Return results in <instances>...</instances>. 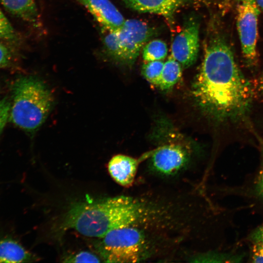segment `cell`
I'll list each match as a JSON object with an SVG mask.
<instances>
[{"mask_svg":"<svg viewBox=\"0 0 263 263\" xmlns=\"http://www.w3.org/2000/svg\"><path fill=\"white\" fill-rule=\"evenodd\" d=\"M201 69L193 94L201 108L214 120L237 124L248 119L255 89L237 62L227 38L212 26L205 42Z\"/></svg>","mask_w":263,"mask_h":263,"instance_id":"6da1fadb","label":"cell"},{"mask_svg":"<svg viewBox=\"0 0 263 263\" xmlns=\"http://www.w3.org/2000/svg\"><path fill=\"white\" fill-rule=\"evenodd\" d=\"M148 202L119 196L73 206L65 214L60 228L101 238L109 231L131 225L146 211Z\"/></svg>","mask_w":263,"mask_h":263,"instance_id":"7a4b0ae2","label":"cell"},{"mask_svg":"<svg viewBox=\"0 0 263 263\" xmlns=\"http://www.w3.org/2000/svg\"><path fill=\"white\" fill-rule=\"evenodd\" d=\"M9 119L20 129L36 131L44 122L54 104L51 92L36 77L22 76L12 86Z\"/></svg>","mask_w":263,"mask_h":263,"instance_id":"3957f363","label":"cell"},{"mask_svg":"<svg viewBox=\"0 0 263 263\" xmlns=\"http://www.w3.org/2000/svg\"><path fill=\"white\" fill-rule=\"evenodd\" d=\"M103 52L108 59L118 63L131 66L154 31L146 22L130 19L115 31H105Z\"/></svg>","mask_w":263,"mask_h":263,"instance_id":"277c9868","label":"cell"},{"mask_svg":"<svg viewBox=\"0 0 263 263\" xmlns=\"http://www.w3.org/2000/svg\"><path fill=\"white\" fill-rule=\"evenodd\" d=\"M101 239L98 248L105 262L134 263L146 259L142 238L132 225L113 229Z\"/></svg>","mask_w":263,"mask_h":263,"instance_id":"5b68a950","label":"cell"},{"mask_svg":"<svg viewBox=\"0 0 263 263\" xmlns=\"http://www.w3.org/2000/svg\"><path fill=\"white\" fill-rule=\"evenodd\" d=\"M236 26L245 65L255 67L258 62L257 51L258 21L260 9L255 0H236Z\"/></svg>","mask_w":263,"mask_h":263,"instance_id":"8992f818","label":"cell"},{"mask_svg":"<svg viewBox=\"0 0 263 263\" xmlns=\"http://www.w3.org/2000/svg\"><path fill=\"white\" fill-rule=\"evenodd\" d=\"M199 30L197 21H189L172 43L171 56L184 68L190 66L196 61L199 48Z\"/></svg>","mask_w":263,"mask_h":263,"instance_id":"52a82bcc","label":"cell"},{"mask_svg":"<svg viewBox=\"0 0 263 263\" xmlns=\"http://www.w3.org/2000/svg\"><path fill=\"white\" fill-rule=\"evenodd\" d=\"M151 161L154 169L165 175L175 173L182 169L188 160V150L179 144H166L153 150Z\"/></svg>","mask_w":263,"mask_h":263,"instance_id":"ba28073f","label":"cell"},{"mask_svg":"<svg viewBox=\"0 0 263 263\" xmlns=\"http://www.w3.org/2000/svg\"><path fill=\"white\" fill-rule=\"evenodd\" d=\"M76 0L88 10L103 30H117L125 21L121 13L110 0Z\"/></svg>","mask_w":263,"mask_h":263,"instance_id":"9c48e42d","label":"cell"},{"mask_svg":"<svg viewBox=\"0 0 263 263\" xmlns=\"http://www.w3.org/2000/svg\"><path fill=\"white\" fill-rule=\"evenodd\" d=\"M152 153V150L137 159L124 154L115 155L108 163L109 172L119 185L129 187L134 182L139 163L151 156Z\"/></svg>","mask_w":263,"mask_h":263,"instance_id":"30bf717a","label":"cell"},{"mask_svg":"<svg viewBox=\"0 0 263 263\" xmlns=\"http://www.w3.org/2000/svg\"><path fill=\"white\" fill-rule=\"evenodd\" d=\"M134 10L156 14L171 20L177 10L185 0H122Z\"/></svg>","mask_w":263,"mask_h":263,"instance_id":"8fae6325","label":"cell"},{"mask_svg":"<svg viewBox=\"0 0 263 263\" xmlns=\"http://www.w3.org/2000/svg\"><path fill=\"white\" fill-rule=\"evenodd\" d=\"M4 7L15 16L33 23L38 20L35 0H0Z\"/></svg>","mask_w":263,"mask_h":263,"instance_id":"7c38bea8","label":"cell"},{"mask_svg":"<svg viewBox=\"0 0 263 263\" xmlns=\"http://www.w3.org/2000/svg\"><path fill=\"white\" fill-rule=\"evenodd\" d=\"M33 259L32 255L16 241L11 239L0 241V263H22Z\"/></svg>","mask_w":263,"mask_h":263,"instance_id":"4fadbf2b","label":"cell"},{"mask_svg":"<svg viewBox=\"0 0 263 263\" xmlns=\"http://www.w3.org/2000/svg\"><path fill=\"white\" fill-rule=\"evenodd\" d=\"M182 76L181 65L171 56L164 63L158 86L162 91H169Z\"/></svg>","mask_w":263,"mask_h":263,"instance_id":"5bb4252c","label":"cell"},{"mask_svg":"<svg viewBox=\"0 0 263 263\" xmlns=\"http://www.w3.org/2000/svg\"><path fill=\"white\" fill-rule=\"evenodd\" d=\"M142 53L145 61L162 60L167 55L168 48L166 43L162 40L154 39L144 47Z\"/></svg>","mask_w":263,"mask_h":263,"instance_id":"9a60e30c","label":"cell"},{"mask_svg":"<svg viewBox=\"0 0 263 263\" xmlns=\"http://www.w3.org/2000/svg\"><path fill=\"white\" fill-rule=\"evenodd\" d=\"M142 67V74L150 83L158 86L164 64L162 60L145 61Z\"/></svg>","mask_w":263,"mask_h":263,"instance_id":"2e32d148","label":"cell"},{"mask_svg":"<svg viewBox=\"0 0 263 263\" xmlns=\"http://www.w3.org/2000/svg\"><path fill=\"white\" fill-rule=\"evenodd\" d=\"M65 263H99V258L88 251H81L67 256L63 261Z\"/></svg>","mask_w":263,"mask_h":263,"instance_id":"e0dca14e","label":"cell"},{"mask_svg":"<svg viewBox=\"0 0 263 263\" xmlns=\"http://www.w3.org/2000/svg\"><path fill=\"white\" fill-rule=\"evenodd\" d=\"M16 33L12 25L0 10V40H13Z\"/></svg>","mask_w":263,"mask_h":263,"instance_id":"ac0fdd59","label":"cell"},{"mask_svg":"<svg viewBox=\"0 0 263 263\" xmlns=\"http://www.w3.org/2000/svg\"><path fill=\"white\" fill-rule=\"evenodd\" d=\"M11 103L5 98L0 99V132L9 118Z\"/></svg>","mask_w":263,"mask_h":263,"instance_id":"d6986e66","label":"cell"},{"mask_svg":"<svg viewBox=\"0 0 263 263\" xmlns=\"http://www.w3.org/2000/svg\"><path fill=\"white\" fill-rule=\"evenodd\" d=\"M252 263H263V244L253 243L251 249Z\"/></svg>","mask_w":263,"mask_h":263,"instance_id":"ffe728a7","label":"cell"},{"mask_svg":"<svg viewBox=\"0 0 263 263\" xmlns=\"http://www.w3.org/2000/svg\"><path fill=\"white\" fill-rule=\"evenodd\" d=\"M11 59L12 55L9 49L0 43V68L8 65Z\"/></svg>","mask_w":263,"mask_h":263,"instance_id":"44dd1931","label":"cell"},{"mask_svg":"<svg viewBox=\"0 0 263 263\" xmlns=\"http://www.w3.org/2000/svg\"><path fill=\"white\" fill-rule=\"evenodd\" d=\"M255 189L258 196L263 199V158L262 165L256 180Z\"/></svg>","mask_w":263,"mask_h":263,"instance_id":"7402d4cb","label":"cell"},{"mask_svg":"<svg viewBox=\"0 0 263 263\" xmlns=\"http://www.w3.org/2000/svg\"><path fill=\"white\" fill-rule=\"evenodd\" d=\"M249 238L253 243L263 244V224L259 225L251 232Z\"/></svg>","mask_w":263,"mask_h":263,"instance_id":"603a6c76","label":"cell"},{"mask_svg":"<svg viewBox=\"0 0 263 263\" xmlns=\"http://www.w3.org/2000/svg\"><path fill=\"white\" fill-rule=\"evenodd\" d=\"M256 91L263 97V71L258 80Z\"/></svg>","mask_w":263,"mask_h":263,"instance_id":"cb8c5ba5","label":"cell"},{"mask_svg":"<svg viewBox=\"0 0 263 263\" xmlns=\"http://www.w3.org/2000/svg\"><path fill=\"white\" fill-rule=\"evenodd\" d=\"M260 10L263 11V0H255Z\"/></svg>","mask_w":263,"mask_h":263,"instance_id":"d4e9b609","label":"cell"}]
</instances>
